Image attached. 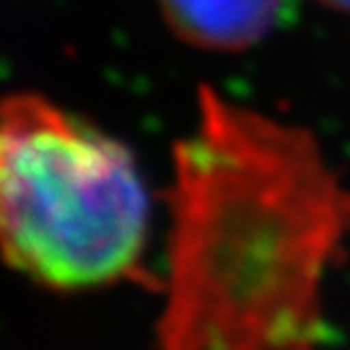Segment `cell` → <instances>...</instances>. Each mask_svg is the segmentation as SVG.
I'll return each mask as SVG.
<instances>
[{
	"label": "cell",
	"mask_w": 350,
	"mask_h": 350,
	"mask_svg": "<svg viewBox=\"0 0 350 350\" xmlns=\"http://www.w3.org/2000/svg\"><path fill=\"white\" fill-rule=\"evenodd\" d=\"M159 350H317L350 192L306 127L200 86L172 150Z\"/></svg>",
	"instance_id": "obj_1"
},
{
	"label": "cell",
	"mask_w": 350,
	"mask_h": 350,
	"mask_svg": "<svg viewBox=\"0 0 350 350\" xmlns=\"http://www.w3.org/2000/svg\"><path fill=\"white\" fill-rule=\"evenodd\" d=\"M322 5L327 8H332V11H342V13H350V0H319Z\"/></svg>",
	"instance_id": "obj_4"
},
{
	"label": "cell",
	"mask_w": 350,
	"mask_h": 350,
	"mask_svg": "<svg viewBox=\"0 0 350 350\" xmlns=\"http://www.w3.org/2000/svg\"><path fill=\"white\" fill-rule=\"evenodd\" d=\"M172 37L195 50L244 52L260 44L286 0H156Z\"/></svg>",
	"instance_id": "obj_3"
},
{
	"label": "cell",
	"mask_w": 350,
	"mask_h": 350,
	"mask_svg": "<svg viewBox=\"0 0 350 350\" xmlns=\"http://www.w3.org/2000/svg\"><path fill=\"white\" fill-rule=\"evenodd\" d=\"M148 195L133 150L34 91L0 96V257L52 291L140 270Z\"/></svg>",
	"instance_id": "obj_2"
}]
</instances>
